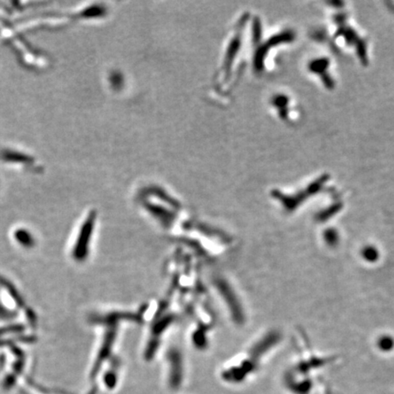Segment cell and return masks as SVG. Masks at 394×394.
<instances>
[{
  "label": "cell",
  "mask_w": 394,
  "mask_h": 394,
  "mask_svg": "<svg viewBox=\"0 0 394 394\" xmlns=\"http://www.w3.org/2000/svg\"><path fill=\"white\" fill-rule=\"evenodd\" d=\"M170 375H169V382L171 389L177 390L180 387L183 379V368H182V361L179 357L171 356L170 359Z\"/></svg>",
  "instance_id": "obj_1"
}]
</instances>
